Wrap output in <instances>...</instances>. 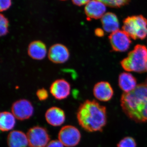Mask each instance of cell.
I'll return each mask as SVG.
<instances>
[{
  "label": "cell",
  "instance_id": "18",
  "mask_svg": "<svg viewBox=\"0 0 147 147\" xmlns=\"http://www.w3.org/2000/svg\"><path fill=\"white\" fill-rule=\"evenodd\" d=\"M15 117L12 113L5 111L0 114V129L7 131L13 129L16 124Z\"/></svg>",
  "mask_w": 147,
  "mask_h": 147
},
{
  "label": "cell",
  "instance_id": "5",
  "mask_svg": "<svg viewBox=\"0 0 147 147\" xmlns=\"http://www.w3.org/2000/svg\"><path fill=\"white\" fill-rule=\"evenodd\" d=\"M26 135L30 147H46L50 142L48 131L42 127L36 126L30 128Z\"/></svg>",
  "mask_w": 147,
  "mask_h": 147
},
{
  "label": "cell",
  "instance_id": "2",
  "mask_svg": "<svg viewBox=\"0 0 147 147\" xmlns=\"http://www.w3.org/2000/svg\"><path fill=\"white\" fill-rule=\"evenodd\" d=\"M79 125L88 132L102 131L107 123V111L105 106L95 100H87L77 110Z\"/></svg>",
  "mask_w": 147,
  "mask_h": 147
},
{
  "label": "cell",
  "instance_id": "4",
  "mask_svg": "<svg viewBox=\"0 0 147 147\" xmlns=\"http://www.w3.org/2000/svg\"><path fill=\"white\" fill-rule=\"evenodd\" d=\"M122 29L132 39H144L147 36V19L141 15L128 16L123 21Z\"/></svg>",
  "mask_w": 147,
  "mask_h": 147
},
{
  "label": "cell",
  "instance_id": "27",
  "mask_svg": "<svg viewBox=\"0 0 147 147\" xmlns=\"http://www.w3.org/2000/svg\"><path fill=\"white\" fill-rule=\"evenodd\" d=\"M146 84V86H147V79H146V84Z\"/></svg>",
  "mask_w": 147,
  "mask_h": 147
},
{
  "label": "cell",
  "instance_id": "22",
  "mask_svg": "<svg viewBox=\"0 0 147 147\" xmlns=\"http://www.w3.org/2000/svg\"><path fill=\"white\" fill-rule=\"evenodd\" d=\"M37 97L40 101L46 100L48 97V93L44 88L39 89L36 91Z\"/></svg>",
  "mask_w": 147,
  "mask_h": 147
},
{
  "label": "cell",
  "instance_id": "17",
  "mask_svg": "<svg viewBox=\"0 0 147 147\" xmlns=\"http://www.w3.org/2000/svg\"><path fill=\"white\" fill-rule=\"evenodd\" d=\"M101 21L105 32L112 33L119 30V24L117 17L115 13L111 12L105 13L101 18Z\"/></svg>",
  "mask_w": 147,
  "mask_h": 147
},
{
  "label": "cell",
  "instance_id": "25",
  "mask_svg": "<svg viewBox=\"0 0 147 147\" xmlns=\"http://www.w3.org/2000/svg\"><path fill=\"white\" fill-rule=\"evenodd\" d=\"M89 1H77V0H73L71 1L74 5L78 6H81L84 5L86 4Z\"/></svg>",
  "mask_w": 147,
  "mask_h": 147
},
{
  "label": "cell",
  "instance_id": "24",
  "mask_svg": "<svg viewBox=\"0 0 147 147\" xmlns=\"http://www.w3.org/2000/svg\"><path fill=\"white\" fill-rule=\"evenodd\" d=\"M46 147H64V145L59 140H55L49 142Z\"/></svg>",
  "mask_w": 147,
  "mask_h": 147
},
{
  "label": "cell",
  "instance_id": "19",
  "mask_svg": "<svg viewBox=\"0 0 147 147\" xmlns=\"http://www.w3.org/2000/svg\"><path fill=\"white\" fill-rule=\"evenodd\" d=\"M8 19L4 15L1 13L0 15V35L1 36L5 35L8 32Z\"/></svg>",
  "mask_w": 147,
  "mask_h": 147
},
{
  "label": "cell",
  "instance_id": "3",
  "mask_svg": "<svg viewBox=\"0 0 147 147\" xmlns=\"http://www.w3.org/2000/svg\"><path fill=\"white\" fill-rule=\"evenodd\" d=\"M147 61L146 47L137 45L129 53L127 57L121 61V64L125 71L142 73L146 71Z\"/></svg>",
  "mask_w": 147,
  "mask_h": 147
},
{
  "label": "cell",
  "instance_id": "15",
  "mask_svg": "<svg viewBox=\"0 0 147 147\" xmlns=\"http://www.w3.org/2000/svg\"><path fill=\"white\" fill-rule=\"evenodd\" d=\"M7 144L9 147H27L29 145L26 134L18 130L11 131L7 136Z\"/></svg>",
  "mask_w": 147,
  "mask_h": 147
},
{
  "label": "cell",
  "instance_id": "23",
  "mask_svg": "<svg viewBox=\"0 0 147 147\" xmlns=\"http://www.w3.org/2000/svg\"><path fill=\"white\" fill-rule=\"evenodd\" d=\"M0 3V10L1 11L7 10L11 5V1L10 0H1Z\"/></svg>",
  "mask_w": 147,
  "mask_h": 147
},
{
  "label": "cell",
  "instance_id": "20",
  "mask_svg": "<svg viewBox=\"0 0 147 147\" xmlns=\"http://www.w3.org/2000/svg\"><path fill=\"white\" fill-rule=\"evenodd\" d=\"M137 144L134 138L131 137H125L117 144V147H136Z\"/></svg>",
  "mask_w": 147,
  "mask_h": 147
},
{
  "label": "cell",
  "instance_id": "9",
  "mask_svg": "<svg viewBox=\"0 0 147 147\" xmlns=\"http://www.w3.org/2000/svg\"><path fill=\"white\" fill-rule=\"evenodd\" d=\"M68 48L61 43H56L50 47L48 53V57L51 62L56 64L63 63L69 57Z\"/></svg>",
  "mask_w": 147,
  "mask_h": 147
},
{
  "label": "cell",
  "instance_id": "14",
  "mask_svg": "<svg viewBox=\"0 0 147 147\" xmlns=\"http://www.w3.org/2000/svg\"><path fill=\"white\" fill-rule=\"evenodd\" d=\"M28 53L32 59L37 60L43 59L47 54V48L45 43L40 40L32 41L28 47Z\"/></svg>",
  "mask_w": 147,
  "mask_h": 147
},
{
  "label": "cell",
  "instance_id": "10",
  "mask_svg": "<svg viewBox=\"0 0 147 147\" xmlns=\"http://www.w3.org/2000/svg\"><path fill=\"white\" fill-rule=\"evenodd\" d=\"M70 84L64 79L55 80L50 87V92L52 95L58 100H63L68 97L70 93Z\"/></svg>",
  "mask_w": 147,
  "mask_h": 147
},
{
  "label": "cell",
  "instance_id": "6",
  "mask_svg": "<svg viewBox=\"0 0 147 147\" xmlns=\"http://www.w3.org/2000/svg\"><path fill=\"white\" fill-rule=\"evenodd\" d=\"M58 138L64 146L74 147L80 142L81 134L79 129L71 125H65L60 130Z\"/></svg>",
  "mask_w": 147,
  "mask_h": 147
},
{
  "label": "cell",
  "instance_id": "12",
  "mask_svg": "<svg viewBox=\"0 0 147 147\" xmlns=\"http://www.w3.org/2000/svg\"><path fill=\"white\" fill-rule=\"evenodd\" d=\"M93 94L98 100L102 101H108L113 97L114 91L108 82H101L95 85Z\"/></svg>",
  "mask_w": 147,
  "mask_h": 147
},
{
  "label": "cell",
  "instance_id": "7",
  "mask_svg": "<svg viewBox=\"0 0 147 147\" xmlns=\"http://www.w3.org/2000/svg\"><path fill=\"white\" fill-rule=\"evenodd\" d=\"M11 110L15 118L21 121L30 119L34 112L31 102L26 99H20L13 102L11 106Z\"/></svg>",
  "mask_w": 147,
  "mask_h": 147
},
{
  "label": "cell",
  "instance_id": "28",
  "mask_svg": "<svg viewBox=\"0 0 147 147\" xmlns=\"http://www.w3.org/2000/svg\"><path fill=\"white\" fill-rule=\"evenodd\" d=\"M146 70L147 71V61L146 63Z\"/></svg>",
  "mask_w": 147,
  "mask_h": 147
},
{
  "label": "cell",
  "instance_id": "1",
  "mask_svg": "<svg viewBox=\"0 0 147 147\" xmlns=\"http://www.w3.org/2000/svg\"><path fill=\"white\" fill-rule=\"evenodd\" d=\"M122 110L129 118L137 123L147 122V86L137 85L131 91L124 93L121 99Z\"/></svg>",
  "mask_w": 147,
  "mask_h": 147
},
{
  "label": "cell",
  "instance_id": "13",
  "mask_svg": "<svg viewBox=\"0 0 147 147\" xmlns=\"http://www.w3.org/2000/svg\"><path fill=\"white\" fill-rule=\"evenodd\" d=\"M45 117L47 122L50 125L59 126L65 121V113L60 108L57 107H51L46 111Z\"/></svg>",
  "mask_w": 147,
  "mask_h": 147
},
{
  "label": "cell",
  "instance_id": "8",
  "mask_svg": "<svg viewBox=\"0 0 147 147\" xmlns=\"http://www.w3.org/2000/svg\"><path fill=\"white\" fill-rule=\"evenodd\" d=\"M109 39L113 50L116 52H125L128 50L131 42L128 35L123 31L119 30L111 33Z\"/></svg>",
  "mask_w": 147,
  "mask_h": 147
},
{
  "label": "cell",
  "instance_id": "26",
  "mask_svg": "<svg viewBox=\"0 0 147 147\" xmlns=\"http://www.w3.org/2000/svg\"><path fill=\"white\" fill-rule=\"evenodd\" d=\"M95 34L98 37L103 36L104 35V31L101 29H96L95 30Z\"/></svg>",
  "mask_w": 147,
  "mask_h": 147
},
{
  "label": "cell",
  "instance_id": "16",
  "mask_svg": "<svg viewBox=\"0 0 147 147\" xmlns=\"http://www.w3.org/2000/svg\"><path fill=\"white\" fill-rule=\"evenodd\" d=\"M119 85L125 93L129 92L137 87V80L131 74L123 72L119 76Z\"/></svg>",
  "mask_w": 147,
  "mask_h": 147
},
{
  "label": "cell",
  "instance_id": "11",
  "mask_svg": "<svg viewBox=\"0 0 147 147\" xmlns=\"http://www.w3.org/2000/svg\"><path fill=\"white\" fill-rule=\"evenodd\" d=\"M106 5L101 1H89L84 10L88 19H97L102 18L106 11Z\"/></svg>",
  "mask_w": 147,
  "mask_h": 147
},
{
  "label": "cell",
  "instance_id": "21",
  "mask_svg": "<svg viewBox=\"0 0 147 147\" xmlns=\"http://www.w3.org/2000/svg\"><path fill=\"white\" fill-rule=\"evenodd\" d=\"M105 5L112 7H120L126 5L129 1L126 0H111V1H101Z\"/></svg>",
  "mask_w": 147,
  "mask_h": 147
}]
</instances>
